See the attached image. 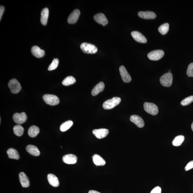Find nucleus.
I'll return each instance as SVG.
<instances>
[{"label": "nucleus", "mask_w": 193, "mask_h": 193, "mask_svg": "<svg viewBox=\"0 0 193 193\" xmlns=\"http://www.w3.org/2000/svg\"><path fill=\"white\" fill-rule=\"evenodd\" d=\"M193 102V96H188L183 99L181 102V105L183 106H186V105H190Z\"/></svg>", "instance_id": "2f4dec72"}, {"label": "nucleus", "mask_w": 193, "mask_h": 193, "mask_svg": "<svg viewBox=\"0 0 193 193\" xmlns=\"http://www.w3.org/2000/svg\"><path fill=\"white\" fill-rule=\"evenodd\" d=\"M186 73L189 77H193V63L189 65L187 70Z\"/></svg>", "instance_id": "473e14b6"}, {"label": "nucleus", "mask_w": 193, "mask_h": 193, "mask_svg": "<svg viewBox=\"0 0 193 193\" xmlns=\"http://www.w3.org/2000/svg\"><path fill=\"white\" fill-rule=\"evenodd\" d=\"M39 132V129L36 125H32L29 129L28 134L30 137H36Z\"/></svg>", "instance_id": "393cba45"}, {"label": "nucleus", "mask_w": 193, "mask_h": 193, "mask_svg": "<svg viewBox=\"0 0 193 193\" xmlns=\"http://www.w3.org/2000/svg\"><path fill=\"white\" fill-rule=\"evenodd\" d=\"M121 101V98L114 97L111 99H108L105 101L103 104V108L105 110H111L119 105Z\"/></svg>", "instance_id": "f257e3e1"}, {"label": "nucleus", "mask_w": 193, "mask_h": 193, "mask_svg": "<svg viewBox=\"0 0 193 193\" xmlns=\"http://www.w3.org/2000/svg\"><path fill=\"white\" fill-rule=\"evenodd\" d=\"M120 74L122 79L125 83H129L131 81V77L127 72L125 67L122 65L119 68Z\"/></svg>", "instance_id": "1a4fd4ad"}, {"label": "nucleus", "mask_w": 193, "mask_h": 193, "mask_svg": "<svg viewBox=\"0 0 193 193\" xmlns=\"http://www.w3.org/2000/svg\"><path fill=\"white\" fill-rule=\"evenodd\" d=\"M43 98L45 103L48 105H55L59 103V98L56 95L46 94L43 96Z\"/></svg>", "instance_id": "7ed1b4c3"}, {"label": "nucleus", "mask_w": 193, "mask_h": 193, "mask_svg": "<svg viewBox=\"0 0 193 193\" xmlns=\"http://www.w3.org/2000/svg\"><path fill=\"white\" fill-rule=\"evenodd\" d=\"M138 14L140 17L144 19H154L156 17V14L154 12L149 11L140 12Z\"/></svg>", "instance_id": "dca6fc26"}, {"label": "nucleus", "mask_w": 193, "mask_h": 193, "mask_svg": "<svg viewBox=\"0 0 193 193\" xmlns=\"http://www.w3.org/2000/svg\"><path fill=\"white\" fill-rule=\"evenodd\" d=\"M184 140V136L183 135L176 136L172 141V145L174 146H180L183 143Z\"/></svg>", "instance_id": "bb28decb"}, {"label": "nucleus", "mask_w": 193, "mask_h": 193, "mask_svg": "<svg viewBox=\"0 0 193 193\" xmlns=\"http://www.w3.org/2000/svg\"><path fill=\"white\" fill-rule=\"evenodd\" d=\"M19 179L22 186L27 188L30 186V182L29 178L24 172L20 173L19 174Z\"/></svg>", "instance_id": "f3484780"}, {"label": "nucleus", "mask_w": 193, "mask_h": 193, "mask_svg": "<svg viewBox=\"0 0 193 193\" xmlns=\"http://www.w3.org/2000/svg\"><path fill=\"white\" fill-rule=\"evenodd\" d=\"M193 168V161L189 162L185 167V171H187Z\"/></svg>", "instance_id": "72a5a7b5"}, {"label": "nucleus", "mask_w": 193, "mask_h": 193, "mask_svg": "<svg viewBox=\"0 0 193 193\" xmlns=\"http://www.w3.org/2000/svg\"><path fill=\"white\" fill-rule=\"evenodd\" d=\"M131 34L133 39L138 42L145 43L147 42L146 38L139 32H132Z\"/></svg>", "instance_id": "2eb2a0df"}, {"label": "nucleus", "mask_w": 193, "mask_h": 193, "mask_svg": "<svg viewBox=\"0 0 193 193\" xmlns=\"http://www.w3.org/2000/svg\"><path fill=\"white\" fill-rule=\"evenodd\" d=\"M143 107L145 111L147 113L153 116L156 115L158 114V107L153 103L145 102L144 104Z\"/></svg>", "instance_id": "39448f33"}, {"label": "nucleus", "mask_w": 193, "mask_h": 193, "mask_svg": "<svg viewBox=\"0 0 193 193\" xmlns=\"http://www.w3.org/2000/svg\"><path fill=\"white\" fill-rule=\"evenodd\" d=\"M31 52L33 55L38 58L42 57L45 54V51L37 46H34L32 47Z\"/></svg>", "instance_id": "a211bd4d"}, {"label": "nucleus", "mask_w": 193, "mask_h": 193, "mask_svg": "<svg viewBox=\"0 0 193 193\" xmlns=\"http://www.w3.org/2000/svg\"><path fill=\"white\" fill-rule=\"evenodd\" d=\"M109 132L108 129L105 128L96 129L93 131L92 132L93 134L98 139H102L106 137Z\"/></svg>", "instance_id": "9d476101"}, {"label": "nucleus", "mask_w": 193, "mask_h": 193, "mask_svg": "<svg viewBox=\"0 0 193 193\" xmlns=\"http://www.w3.org/2000/svg\"><path fill=\"white\" fill-rule=\"evenodd\" d=\"M130 120L139 128H143L145 125V122L143 118L140 116L134 115L131 116Z\"/></svg>", "instance_id": "4468645a"}, {"label": "nucleus", "mask_w": 193, "mask_h": 193, "mask_svg": "<svg viewBox=\"0 0 193 193\" xmlns=\"http://www.w3.org/2000/svg\"><path fill=\"white\" fill-rule=\"evenodd\" d=\"M93 161L97 166H102L105 164V161L101 157L97 154H94L92 157Z\"/></svg>", "instance_id": "4be33fe9"}, {"label": "nucleus", "mask_w": 193, "mask_h": 193, "mask_svg": "<svg viewBox=\"0 0 193 193\" xmlns=\"http://www.w3.org/2000/svg\"><path fill=\"white\" fill-rule=\"evenodd\" d=\"M8 155V157L10 159L19 160V155L17 151L13 148H10L7 150V152Z\"/></svg>", "instance_id": "b1692460"}, {"label": "nucleus", "mask_w": 193, "mask_h": 193, "mask_svg": "<svg viewBox=\"0 0 193 193\" xmlns=\"http://www.w3.org/2000/svg\"><path fill=\"white\" fill-rule=\"evenodd\" d=\"M105 87L104 83L103 82H100L93 89L91 92L92 95L96 96L98 95L99 93L103 91Z\"/></svg>", "instance_id": "aec40b11"}, {"label": "nucleus", "mask_w": 193, "mask_h": 193, "mask_svg": "<svg viewBox=\"0 0 193 193\" xmlns=\"http://www.w3.org/2000/svg\"><path fill=\"white\" fill-rule=\"evenodd\" d=\"M169 24L168 23L163 24L158 28V30L160 33L165 35L169 32Z\"/></svg>", "instance_id": "c756f323"}, {"label": "nucleus", "mask_w": 193, "mask_h": 193, "mask_svg": "<svg viewBox=\"0 0 193 193\" xmlns=\"http://www.w3.org/2000/svg\"><path fill=\"white\" fill-rule=\"evenodd\" d=\"M80 15V12L79 10L76 9L70 14L67 19V22L69 23L72 24L77 22Z\"/></svg>", "instance_id": "f8f14e48"}, {"label": "nucleus", "mask_w": 193, "mask_h": 193, "mask_svg": "<svg viewBox=\"0 0 193 193\" xmlns=\"http://www.w3.org/2000/svg\"><path fill=\"white\" fill-rule=\"evenodd\" d=\"M49 10L47 8H44L41 13V22L42 24L46 25L48 21L49 16Z\"/></svg>", "instance_id": "5701e85b"}, {"label": "nucleus", "mask_w": 193, "mask_h": 193, "mask_svg": "<svg viewBox=\"0 0 193 193\" xmlns=\"http://www.w3.org/2000/svg\"><path fill=\"white\" fill-rule=\"evenodd\" d=\"M13 131L14 134L17 136H21L23 135L24 131V129L21 125H18L14 127Z\"/></svg>", "instance_id": "c85d7f7f"}, {"label": "nucleus", "mask_w": 193, "mask_h": 193, "mask_svg": "<svg viewBox=\"0 0 193 193\" xmlns=\"http://www.w3.org/2000/svg\"><path fill=\"white\" fill-rule=\"evenodd\" d=\"M161 189L159 186H157L155 187L151 191L150 193H161Z\"/></svg>", "instance_id": "f704fd0d"}, {"label": "nucleus", "mask_w": 193, "mask_h": 193, "mask_svg": "<svg viewBox=\"0 0 193 193\" xmlns=\"http://www.w3.org/2000/svg\"><path fill=\"white\" fill-rule=\"evenodd\" d=\"M73 125V122L71 120L65 122L61 125L60 127L62 132H65L69 130Z\"/></svg>", "instance_id": "a878e982"}, {"label": "nucleus", "mask_w": 193, "mask_h": 193, "mask_svg": "<svg viewBox=\"0 0 193 193\" xmlns=\"http://www.w3.org/2000/svg\"><path fill=\"white\" fill-rule=\"evenodd\" d=\"M173 75L171 73H167L160 78V82L163 86L170 87L172 85Z\"/></svg>", "instance_id": "20e7f679"}, {"label": "nucleus", "mask_w": 193, "mask_h": 193, "mask_svg": "<svg viewBox=\"0 0 193 193\" xmlns=\"http://www.w3.org/2000/svg\"><path fill=\"white\" fill-rule=\"evenodd\" d=\"M82 51L85 53L93 54L97 52L98 48L95 45L92 44L83 43L80 46Z\"/></svg>", "instance_id": "f03ea898"}, {"label": "nucleus", "mask_w": 193, "mask_h": 193, "mask_svg": "<svg viewBox=\"0 0 193 193\" xmlns=\"http://www.w3.org/2000/svg\"><path fill=\"white\" fill-rule=\"evenodd\" d=\"M47 178L49 183L54 187H57L59 185V180L55 175L53 174H49L47 176Z\"/></svg>", "instance_id": "6ab92c4d"}, {"label": "nucleus", "mask_w": 193, "mask_h": 193, "mask_svg": "<svg viewBox=\"0 0 193 193\" xmlns=\"http://www.w3.org/2000/svg\"><path fill=\"white\" fill-rule=\"evenodd\" d=\"M59 61L58 58H55L52 61V63L50 64V66H49L48 70L50 71L55 70L57 68L58 64H59Z\"/></svg>", "instance_id": "7c9ffc66"}, {"label": "nucleus", "mask_w": 193, "mask_h": 193, "mask_svg": "<svg viewBox=\"0 0 193 193\" xmlns=\"http://www.w3.org/2000/svg\"><path fill=\"white\" fill-rule=\"evenodd\" d=\"M76 82L75 78L72 76H68L65 78L62 82V84L65 86H69V85L73 84Z\"/></svg>", "instance_id": "cd10ccee"}, {"label": "nucleus", "mask_w": 193, "mask_h": 193, "mask_svg": "<svg viewBox=\"0 0 193 193\" xmlns=\"http://www.w3.org/2000/svg\"><path fill=\"white\" fill-rule=\"evenodd\" d=\"M8 85L12 94H18L21 91L22 88L19 82L15 79L10 80L8 84Z\"/></svg>", "instance_id": "423d86ee"}, {"label": "nucleus", "mask_w": 193, "mask_h": 193, "mask_svg": "<svg viewBox=\"0 0 193 193\" xmlns=\"http://www.w3.org/2000/svg\"><path fill=\"white\" fill-rule=\"evenodd\" d=\"M164 55V52L163 50H156L152 51L147 55V57L149 59L152 61H158L163 57Z\"/></svg>", "instance_id": "0eeeda50"}, {"label": "nucleus", "mask_w": 193, "mask_h": 193, "mask_svg": "<svg viewBox=\"0 0 193 193\" xmlns=\"http://www.w3.org/2000/svg\"><path fill=\"white\" fill-rule=\"evenodd\" d=\"M27 118L26 114L24 112L17 113L14 114L13 116L14 121L19 125L24 123L27 121Z\"/></svg>", "instance_id": "6e6552de"}, {"label": "nucleus", "mask_w": 193, "mask_h": 193, "mask_svg": "<svg viewBox=\"0 0 193 193\" xmlns=\"http://www.w3.org/2000/svg\"><path fill=\"white\" fill-rule=\"evenodd\" d=\"M64 163L68 164H74L77 162V157L75 155L69 154L65 155L63 157Z\"/></svg>", "instance_id": "ddd939ff"}, {"label": "nucleus", "mask_w": 193, "mask_h": 193, "mask_svg": "<svg viewBox=\"0 0 193 193\" xmlns=\"http://www.w3.org/2000/svg\"><path fill=\"white\" fill-rule=\"evenodd\" d=\"M4 11V7L1 5L0 7V20H1V17H2Z\"/></svg>", "instance_id": "c9c22d12"}, {"label": "nucleus", "mask_w": 193, "mask_h": 193, "mask_svg": "<svg viewBox=\"0 0 193 193\" xmlns=\"http://www.w3.org/2000/svg\"><path fill=\"white\" fill-rule=\"evenodd\" d=\"M171 70H170L168 71V73H171Z\"/></svg>", "instance_id": "58836bf2"}, {"label": "nucleus", "mask_w": 193, "mask_h": 193, "mask_svg": "<svg viewBox=\"0 0 193 193\" xmlns=\"http://www.w3.org/2000/svg\"><path fill=\"white\" fill-rule=\"evenodd\" d=\"M191 127H192V130L193 131V122L192 123V125H191Z\"/></svg>", "instance_id": "4c0bfd02"}, {"label": "nucleus", "mask_w": 193, "mask_h": 193, "mask_svg": "<svg viewBox=\"0 0 193 193\" xmlns=\"http://www.w3.org/2000/svg\"><path fill=\"white\" fill-rule=\"evenodd\" d=\"M94 18L96 22L102 25L103 26H105L108 23V19L103 13H99L96 14L94 15Z\"/></svg>", "instance_id": "9b49d317"}, {"label": "nucleus", "mask_w": 193, "mask_h": 193, "mask_svg": "<svg viewBox=\"0 0 193 193\" xmlns=\"http://www.w3.org/2000/svg\"><path fill=\"white\" fill-rule=\"evenodd\" d=\"M26 151L29 154L34 156H39L40 152L39 149L35 145H28L26 147Z\"/></svg>", "instance_id": "412c9836"}, {"label": "nucleus", "mask_w": 193, "mask_h": 193, "mask_svg": "<svg viewBox=\"0 0 193 193\" xmlns=\"http://www.w3.org/2000/svg\"><path fill=\"white\" fill-rule=\"evenodd\" d=\"M88 193H101L99 192H98L97 191L91 190L89 191Z\"/></svg>", "instance_id": "e433bc0d"}]
</instances>
